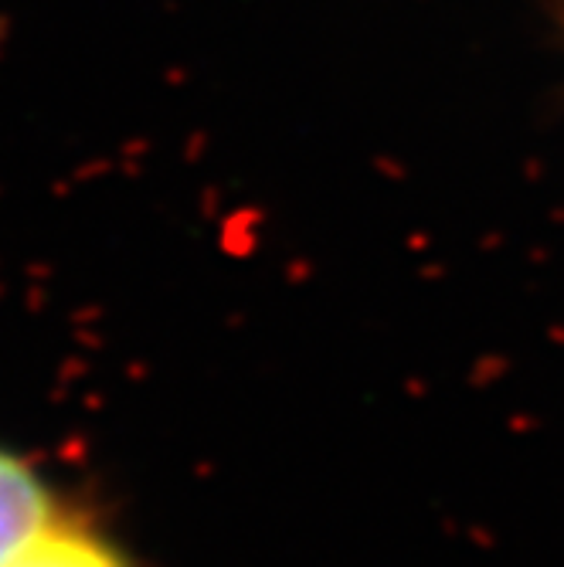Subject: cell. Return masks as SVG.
<instances>
[{"mask_svg": "<svg viewBox=\"0 0 564 567\" xmlns=\"http://www.w3.org/2000/svg\"><path fill=\"white\" fill-rule=\"evenodd\" d=\"M0 567H133L130 557L95 527L59 517L21 544Z\"/></svg>", "mask_w": 564, "mask_h": 567, "instance_id": "2", "label": "cell"}, {"mask_svg": "<svg viewBox=\"0 0 564 567\" xmlns=\"http://www.w3.org/2000/svg\"><path fill=\"white\" fill-rule=\"evenodd\" d=\"M59 499L31 462L0 445V564L59 517Z\"/></svg>", "mask_w": 564, "mask_h": 567, "instance_id": "1", "label": "cell"}]
</instances>
